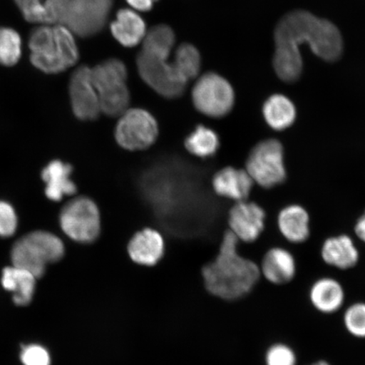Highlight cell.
<instances>
[{
	"mask_svg": "<svg viewBox=\"0 0 365 365\" xmlns=\"http://www.w3.org/2000/svg\"><path fill=\"white\" fill-rule=\"evenodd\" d=\"M274 41V70L282 81L289 83L299 80L302 74L300 44L308 43L317 56L327 62L339 61L344 52V39L337 26L303 10L287 13L278 21Z\"/></svg>",
	"mask_w": 365,
	"mask_h": 365,
	"instance_id": "1",
	"label": "cell"
},
{
	"mask_svg": "<svg viewBox=\"0 0 365 365\" xmlns=\"http://www.w3.org/2000/svg\"><path fill=\"white\" fill-rule=\"evenodd\" d=\"M238 245L239 240L232 232H226L217 257L202 269L205 289L222 300L238 301L246 298L262 278L259 264L242 257Z\"/></svg>",
	"mask_w": 365,
	"mask_h": 365,
	"instance_id": "2",
	"label": "cell"
},
{
	"mask_svg": "<svg viewBox=\"0 0 365 365\" xmlns=\"http://www.w3.org/2000/svg\"><path fill=\"white\" fill-rule=\"evenodd\" d=\"M175 43V34L170 26H153L145 35L143 48L136 58L141 79L168 99L180 97L188 85L178 72L175 62L170 61Z\"/></svg>",
	"mask_w": 365,
	"mask_h": 365,
	"instance_id": "3",
	"label": "cell"
},
{
	"mask_svg": "<svg viewBox=\"0 0 365 365\" xmlns=\"http://www.w3.org/2000/svg\"><path fill=\"white\" fill-rule=\"evenodd\" d=\"M31 62L47 74H58L74 66L79 59L75 35L62 24L41 25L29 39Z\"/></svg>",
	"mask_w": 365,
	"mask_h": 365,
	"instance_id": "4",
	"label": "cell"
},
{
	"mask_svg": "<svg viewBox=\"0 0 365 365\" xmlns=\"http://www.w3.org/2000/svg\"><path fill=\"white\" fill-rule=\"evenodd\" d=\"M63 255L65 245L58 237L48 232L35 231L16 242L11 250V261L13 266L41 278L47 264L61 261Z\"/></svg>",
	"mask_w": 365,
	"mask_h": 365,
	"instance_id": "5",
	"label": "cell"
},
{
	"mask_svg": "<svg viewBox=\"0 0 365 365\" xmlns=\"http://www.w3.org/2000/svg\"><path fill=\"white\" fill-rule=\"evenodd\" d=\"M124 62L110 58L91 68V78L97 91L101 111L109 117L120 116L129 108L130 95Z\"/></svg>",
	"mask_w": 365,
	"mask_h": 365,
	"instance_id": "6",
	"label": "cell"
},
{
	"mask_svg": "<svg viewBox=\"0 0 365 365\" xmlns=\"http://www.w3.org/2000/svg\"><path fill=\"white\" fill-rule=\"evenodd\" d=\"M59 222L68 237L81 244L93 243L101 232L98 205L86 196L68 202L61 210Z\"/></svg>",
	"mask_w": 365,
	"mask_h": 365,
	"instance_id": "7",
	"label": "cell"
},
{
	"mask_svg": "<svg viewBox=\"0 0 365 365\" xmlns=\"http://www.w3.org/2000/svg\"><path fill=\"white\" fill-rule=\"evenodd\" d=\"M246 171L254 182L263 188H272L286 179L284 148L280 141L269 139L261 141L251 150Z\"/></svg>",
	"mask_w": 365,
	"mask_h": 365,
	"instance_id": "8",
	"label": "cell"
},
{
	"mask_svg": "<svg viewBox=\"0 0 365 365\" xmlns=\"http://www.w3.org/2000/svg\"><path fill=\"white\" fill-rule=\"evenodd\" d=\"M192 101L195 108L205 116L225 117L234 107L235 91L222 76L216 73H205L195 82Z\"/></svg>",
	"mask_w": 365,
	"mask_h": 365,
	"instance_id": "9",
	"label": "cell"
},
{
	"mask_svg": "<svg viewBox=\"0 0 365 365\" xmlns=\"http://www.w3.org/2000/svg\"><path fill=\"white\" fill-rule=\"evenodd\" d=\"M113 0H67L61 24L81 38L98 34L108 19Z\"/></svg>",
	"mask_w": 365,
	"mask_h": 365,
	"instance_id": "10",
	"label": "cell"
},
{
	"mask_svg": "<svg viewBox=\"0 0 365 365\" xmlns=\"http://www.w3.org/2000/svg\"><path fill=\"white\" fill-rule=\"evenodd\" d=\"M115 129V139L128 150H143L155 143L158 125L155 118L143 108H128L120 116Z\"/></svg>",
	"mask_w": 365,
	"mask_h": 365,
	"instance_id": "11",
	"label": "cell"
},
{
	"mask_svg": "<svg viewBox=\"0 0 365 365\" xmlns=\"http://www.w3.org/2000/svg\"><path fill=\"white\" fill-rule=\"evenodd\" d=\"M73 113L81 120H97L101 111L97 91H96L91 68L81 66L73 73L68 86Z\"/></svg>",
	"mask_w": 365,
	"mask_h": 365,
	"instance_id": "12",
	"label": "cell"
},
{
	"mask_svg": "<svg viewBox=\"0 0 365 365\" xmlns=\"http://www.w3.org/2000/svg\"><path fill=\"white\" fill-rule=\"evenodd\" d=\"M264 210L254 202L246 200L237 202L232 207L228 217V225L239 241L252 243L259 238L264 227Z\"/></svg>",
	"mask_w": 365,
	"mask_h": 365,
	"instance_id": "13",
	"label": "cell"
},
{
	"mask_svg": "<svg viewBox=\"0 0 365 365\" xmlns=\"http://www.w3.org/2000/svg\"><path fill=\"white\" fill-rule=\"evenodd\" d=\"M346 294L344 285L331 277L318 278L310 285L308 299L317 312L324 316H331L344 309Z\"/></svg>",
	"mask_w": 365,
	"mask_h": 365,
	"instance_id": "14",
	"label": "cell"
},
{
	"mask_svg": "<svg viewBox=\"0 0 365 365\" xmlns=\"http://www.w3.org/2000/svg\"><path fill=\"white\" fill-rule=\"evenodd\" d=\"M261 277L269 284L284 286L293 282L297 274V264L293 255L282 248H272L264 254L259 266Z\"/></svg>",
	"mask_w": 365,
	"mask_h": 365,
	"instance_id": "15",
	"label": "cell"
},
{
	"mask_svg": "<svg viewBox=\"0 0 365 365\" xmlns=\"http://www.w3.org/2000/svg\"><path fill=\"white\" fill-rule=\"evenodd\" d=\"M132 261L141 266L152 267L163 257L164 240L157 230L145 228L133 236L128 245Z\"/></svg>",
	"mask_w": 365,
	"mask_h": 365,
	"instance_id": "16",
	"label": "cell"
},
{
	"mask_svg": "<svg viewBox=\"0 0 365 365\" xmlns=\"http://www.w3.org/2000/svg\"><path fill=\"white\" fill-rule=\"evenodd\" d=\"M254 184L247 171L232 167L222 168L212 180L217 195L238 202L248 199Z\"/></svg>",
	"mask_w": 365,
	"mask_h": 365,
	"instance_id": "17",
	"label": "cell"
},
{
	"mask_svg": "<svg viewBox=\"0 0 365 365\" xmlns=\"http://www.w3.org/2000/svg\"><path fill=\"white\" fill-rule=\"evenodd\" d=\"M26 21L40 25L61 24L67 0H15Z\"/></svg>",
	"mask_w": 365,
	"mask_h": 365,
	"instance_id": "18",
	"label": "cell"
},
{
	"mask_svg": "<svg viewBox=\"0 0 365 365\" xmlns=\"http://www.w3.org/2000/svg\"><path fill=\"white\" fill-rule=\"evenodd\" d=\"M112 35L117 42L125 48H134L143 42L147 35V26L138 13L123 9L110 25Z\"/></svg>",
	"mask_w": 365,
	"mask_h": 365,
	"instance_id": "19",
	"label": "cell"
},
{
	"mask_svg": "<svg viewBox=\"0 0 365 365\" xmlns=\"http://www.w3.org/2000/svg\"><path fill=\"white\" fill-rule=\"evenodd\" d=\"M73 168L68 163L59 160L50 163L42 172V179L45 182V194L53 202H61L65 196L76 193L75 182L71 180Z\"/></svg>",
	"mask_w": 365,
	"mask_h": 365,
	"instance_id": "20",
	"label": "cell"
},
{
	"mask_svg": "<svg viewBox=\"0 0 365 365\" xmlns=\"http://www.w3.org/2000/svg\"><path fill=\"white\" fill-rule=\"evenodd\" d=\"M322 258L328 266L346 271L357 266L359 253L349 236L341 235L325 241L322 248Z\"/></svg>",
	"mask_w": 365,
	"mask_h": 365,
	"instance_id": "21",
	"label": "cell"
},
{
	"mask_svg": "<svg viewBox=\"0 0 365 365\" xmlns=\"http://www.w3.org/2000/svg\"><path fill=\"white\" fill-rule=\"evenodd\" d=\"M36 278L33 273L15 266L4 269L1 282L4 289L13 293L18 307H26L33 300Z\"/></svg>",
	"mask_w": 365,
	"mask_h": 365,
	"instance_id": "22",
	"label": "cell"
},
{
	"mask_svg": "<svg viewBox=\"0 0 365 365\" xmlns=\"http://www.w3.org/2000/svg\"><path fill=\"white\" fill-rule=\"evenodd\" d=\"M282 235L294 244L303 243L309 236V217L307 210L298 205H289L278 216Z\"/></svg>",
	"mask_w": 365,
	"mask_h": 365,
	"instance_id": "23",
	"label": "cell"
},
{
	"mask_svg": "<svg viewBox=\"0 0 365 365\" xmlns=\"http://www.w3.org/2000/svg\"><path fill=\"white\" fill-rule=\"evenodd\" d=\"M262 111L264 120L274 130H284L293 125L296 120L294 104L284 95L271 96L264 102Z\"/></svg>",
	"mask_w": 365,
	"mask_h": 365,
	"instance_id": "24",
	"label": "cell"
},
{
	"mask_svg": "<svg viewBox=\"0 0 365 365\" xmlns=\"http://www.w3.org/2000/svg\"><path fill=\"white\" fill-rule=\"evenodd\" d=\"M220 140L211 128L199 125L185 140V147L190 154L200 158L213 156L217 152Z\"/></svg>",
	"mask_w": 365,
	"mask_h": 365,
	"instance_id": "25",
	"label": "cell"
},
{
	"mask_svg": "<svg viewBox=\"0 0 365 365\" xmlns=\"http://www.w3.org/2000/svg\"><path fill=\"white\" fill-rule=\"evenodd\" d=\"M173 62L180 76L187 83L198 76L200 70V56L198 49L192 44H181L177 48Z\"/></svg>",
	"mask_w": 365,
	"mask_h": 365,
	"instance_id": "26",
	"label": "cell"
},
{
	"mask_svg": "<svg viewBox=\"0 0 365 365\" xmlns=\"http://www.w3.org/2000/svg\"><path fill=\"white\" fill-rule=\"evenodd\" d=\"M21 56V38L19 34L9 27L0 26V63L13 66Z\"/></svg>",
	"mask_w": 365,
	"mask_h": 365,
	"instance_id": "27",
	"label": "cell"
},
{
	"mask_svg": "<svg viewBox=\"0 0 365 365\" xmlns=\"http://www.w3.org/2000/svg\"><path fill=\"white\" fill-rule=\"evenodd\" d=\"M341 321L350 336L355 339H365V302L356 301L344 307Z\"/></svg>",
	"mask_w": 365,
	"mask_h": 365,
	"instance_id": "28",
	"label": "cell"
},
{
	"mask_svg": "<svg viewBox=\"0 0 365 365\" xmlns=\"http://www.w3.org/2000/svg\"><path fill=\"white\" fill-rule=\"evenodd\" d=\"M299 358L295 349L284 341L269 345L264 354V365H298Z\"/></svg>",
	"mask_w": 365,
	"mask_h": 365,
	"instance_id": "29",
	"label": "cell"
},
{
	"mask_svg": "<svg viewBox=\"0 0 365 365\" xmlns=\"http://www.w3.org/2000/svg\"><path fill=\"white\" fill-rule=\"evenodd\" d=\"M21 360L24 365L51 364V358L48 350L36 344L22 346Z\"/></svg>",
	"mask_w": 365,
	"mask_h": 365,
	"instance_id": "30",
	"label": "cell"
},
{
	"mask_svg": "<svg viewBox=\"0 0 365 365\" xmlns=\"http://www.w3.org/2000/svg\"><path fill=\"white\" fill-rule=\"evenodd\" d=\"M17 227V217L12 205L0 202V236L11 237Z\"/></svg>",
	"mask_w": 365,
	"mask_h": 365,
	"instance_id": "31",
	"label": "cell"
},
{
	"mask_svg": "<svg viewBox=\"0 0 365 365\" xmlns=\"http://www.w3.org/2000/svg\"><path fill=\"white\" fill-rule=\"evenodd\" d=\"M158 0H126V2L134 9L139 11H149L152 10L154 4Z\"/></svg>",
	"mask_w": 365,
	"mask_h": 365,
	"instance_id": "32",
	"label": "cell"
},
{
	"mask_svg": "<svg viewBox=\"0 0 365 365\" xmlns=\"http://www.w3.org/2000/svg\"><path fill=\"white\" fill-rule=\"evenodd\" d=\"M356 235L365 243V212L364 215L359 219L357 225L355 226Z\"/></svg>",
	"mask_w": 365,
	"mask_h": 365,
	"instance_id": "33",
	"label": "cell"
},
{
	"mask_svg": "<svg viewBox=\"0 0 365 365\" xmlns=\"http://www.w3.org/2000/svg\"><path fill=\"white\" fill-rule=\"evenodd\" d=\"M308 365H332L329 361L325 359H319Z\"/></svg>",
	"mask_w": 365,
	"mask_h": 365,
	"instance_id": "34",
	"label": "cell"
}]
</instances>
